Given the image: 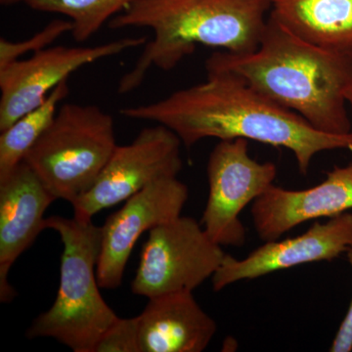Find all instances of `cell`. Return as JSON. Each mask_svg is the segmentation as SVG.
I'll use <instances>...</instances> for the list:
<instances>
[{"mask_svg":"<svg viewBox=\"0 0 352 352\" xmlns=\"http://www.w3.org/2000/svg\"><path fill=\"white\" fill-rule=\"evenodd\" d=\"M182 145L175 132L157 124L142 129L129 144L118 145L94 186L72 204L74 217L92 220L151 183L176 177L182 170Z\"/></svg>","mask_w":352,"mask_h":352,"instance_id":"7","label":"cell"},{"mask_svg":"<svg viewBox=\"0 0 352 352\" xmlns=\"http://www.w3.org/2000/svg\"><path fill=\"white\" fill-rule=\"evenodd\" d=\"M206 69L240 78L317 131L351 133L346 90L352 83V55L309 43L271 15L256 50L217 51L206 61Z\"/></svg>","mask_w":352,"mask_h":352,"instance_id":"2","label":"cell"},{"mask_svg":"<svg viewBox=\"0 0 352 352\" xmlns=\"http://www.w3.org/2000/svg\"><path fill=\"white\" fill-rule=\"evenodd\" d=\"M68 80L55 87L38 107L25 113L19 120L1 131L0 135V182L21 163L38 142L56 116L61 102L68 96Z\"/></svg>","mask_w":352,"mask_h":352,"instance_id":"16","label":"cell"},{"mask_svg":"<svg viewBox=\"0 0 352 352\" xmlns=\"http://www.w3.org/2000/svg\"><path fill=\"white\" fill-rule=\"evenodd\" d=\"M346 99H347V104H349V113H351V122H352V83L351 85V87L347 88ZM351 133H352V129H351Z\"/></svg>","mask_w":352,"mask_h":352,"instance_id":"21","label":"cell"},{"mask_svg":"<svg viewBox=\"0 0 352 352\" xmlns=\"http://www.w3.org/2000/svg\"><path fill=\"white\" fill-rule=\"evenodd\" d=\"M120 113L168 127L187 148L206 138H243L286 148L293 153L302 175H307L319 153L352 151V133L335 135L317 131L298 113L226 73L207 74L205 82L159 101L120 109Z\"/></svg>","mask_w":352,"mask_h":352,"instance_id":"1","label":"cell"},{"mask_svg":"<svg viewBox=\"0 0 352 352\" xmlns=\"http://www.w3.org/2000/svg\"><path fill=\"white\" fill-rule=\"evenodd\" d=\"M138 317L141 352H201L217 331L193 292L149 298Z\"/></svg>","mask_w":352,"mask_h":352,"instance_id":"14","label":"cell"},{"mask_svg":"<svg viewBox=\"0 0 352 352\" xmlns=\"http://www.w3.org/2000/svg\"><path fill=\"white\" fill-rule=\"evenodd\" d=\"M54 201L24 162L0 182V302H11L17 295L9 271L44 230V214Z\"/></svg>","mask_w":352,"mask_h":352,"instance_id":"13","label":"cell"},{"mask_svg":"<svg viewBox=\"0 0 352 352\" xmlns=\"http://www.w3.org/2000/svg\"><path fill=\"white\" fill-rule=\"evenodd\" d=\"M347 259L352 268V245L346 251ZM331 352L352 351V298L351 305L344 320L340 323L339 330L333 338L330 346Z\"/></svg>","mask_w":352,"mask_h":352,"instance_id":"20","label":"cell"},{"mask_svg":"<svg viewBox=\"0 0 352 352\" xmlns=\"http://www.w3.org/2000/svg\"><path fill=\"white\" fill-rule=\"evenodd\" d=\"M188 197V187L177 176L162 178L127 199L122 208L106 219L101 226L96 270L100 288H119L132 250L141 235L180 217Z\"/></svg>","mask_w":352,"mask_h":352,"instance_id":"10","label":"cell"},{"mask_svg":"<svg viewBox=\"0 0 352 352\" xmlns=\"http://www.w3.org/2000/svg\"><path fill=\"white\" fill-rule=\"evenodd\" d=\"M117 146L110 113L65 103L23 162L56 200L73 204L94 186Z\"/></svg>","mask_w":352,"mask_h":352,"instance_id":"5","label":"cell"},{"mask_svg":"<svg viewBox=\"0 0 352 352\" xmlns=\"http://www.w3.org/2000/svg\"><path fill=\"white\" fill-rule=\"evenodd\" d=\"M28 1H29V0H0V3L4 6H15V4L18 3H22V2L27 3Z\"/></svg>","mask_w":352,"mask_h":352,"instance_id":"22","label":"cell"},{"mask_svg":"<svg viewBox=\"0 0 352 352\" xmlns=\"http://www.w3.org/2000/svg\"><path fill=\"white\" fill-rule=\"evenodd\" d=\"M146 43V36H134L88 47L50 46L0 69V131L41 105L55 87L78 69L142 47Z\"/></svg>","mask_w":352,"mask_h":352,"instance_id":"9","label":"cell"},{"mask_svg":"<svg viewBox=\"0 0 352 352\" xmlns=\"http://www.w3.org/2000/svg\"><path fill=\"white\" fill-rule=\"evenodd\" d=\"M226 256L196 219L180 215L149 231L132 293L151 298L193 292L214 276Z\"/></svg>","mask_w":352,"mask_h":352,"instance_id":"6","label":"cell"},{"mask_svg":"<svg viewBox=\"0 0 352 352\" xmlns=\"http://www.w3.org/2000/svg\"><path fill=\"white\" fill-rule=\"evenodd\" d=\"M73 24L71 21L56 19L51 21L43 30L32 34L29 38L12 41L0 38V69L7 65L22 59L28 53L34 54L39 51L50 47L58 38L64 34H71Z\"/></svg>","mask_w":352,"mask_h":352,"instance_id":"18","label":"cell"},{"mask_svg":"<svg viewBox=\"0 0 352 352\" xmlns=\"http://www.w3.org/2000/svg\"><path fill=\"white\" fill-rule=\"evenodd\" d=\"M270 15L309 43L352 55V0H271Z\"/></svg>","mask_w":352,"mask_h":352,"instance_id":"15","label":"cell"},{"mask_svg":"<svg viewBox=\"0 0 352 352\" xmlns=\"http://www.w3.org/2000/svg\"><path fill=\"white\" fill-rule=\"evenodd\" d=\"M44 229L54 230L63 243L59 289L52 307L28 329L27 337L52 338L74 352H94L102 335L119 317L99 292L101 226L92 220L54 215L45 219Z\"/></svg>","mask_w":352,"mask_h":352,"instance_id":"4","label":"cell"},{"mask_svg":"<svg viewBox=\"0 0 352 352\" xmlns=\"http://www.w3.org/2000/svg\"><path fill=\"white\" fill-rule=\"evenodd\" d=\"M352 210V163L335 166L320 184L305 190L271 185L252 203V217L261 240L279 239L308 220L333 217Z\"/></svg>","mask_w":352,"mask_h":352,"instance_id":"12","label":"cell"},{"mask_svg":"<svg viewBox=\"0 0 352 352\" xmlns=\"http://www.w3.org/2000/svg\"><path fill=\"white\" fill-rule=\"evenodd\" d=\"M352 245V214L336 215L328 221L315 222L307 232L282 241H267L245 258L226 254L212 277L214 292L242 280L256 279L300 264L331 261Z\"/></svg>","mask_w":352,"mask_h":352,"instance_id":"11","label":"cell"},{"mask_svg":"<svg viewBox=\"0 0 352 352\" xmlns=\"http://www.w3.org/2000/svg\"><path fill=\"white\" fill-rule=\"evenodd\" d=\"M271 0H138L111 19L113 30L153 32L132 68L122 76L120 94L138 89L150 69L171 71L197 46L244 54L258 48Z\"/></svg>","mask_w":352,"mask_h":352,"instance_id":"3","label":"cell"},{"mask_svg":"<svg viewBox=\"0 0 352 352\" xmlns=\"http://www.w3.org/2000/svg\"><path fill=\"white\" fill-rule=\"evenodd\" d=\"M138 0H29L27 6L38 12L59 14L73 24L72 36L78 43L94 36L106 22Z\"/></svg>","mask_w":352,"mask_h":352,"instance_id":"17","label":"cell"},{"mask_svg":"<svg viewBox=\"0 0 352 352\" xmlns=\"http://www.w3.org/2000/svg\"><path fill=\"white\" fill-rule=\"evenodd\" d=\"M208 197L203 227L217 244L242 247L245 229L240 214L273 185L277 168L249 154L247 139L220 140L208 157Z\"/></svg>","mask_w":352,"mask_h":352,"instance_id":"8","label":"cell"},{"mask_svg":"<svg viewBox=\"0 0 352 352\" xmlns=\"http://www.w3.org/2000/svg\"><path fill=\"white\" fill-rule=\"evenodd\" d=\"M94 352H141L139 317H118L102 335Z\"/></svg>","mask_w":352,"mask_h":352,"instance_id":"19","label":"cell"}]
</instances>
